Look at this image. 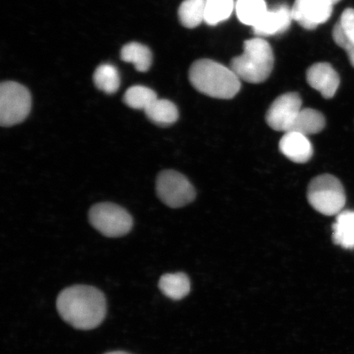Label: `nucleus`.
Listing matches in <instances>:
<instances>
[{
    "label": "nucleus",
    "mask_w": 354,
    "mask_h": 354,
    "mask_svg": "<svg viewBox=\"0 0 354 354\" xmlns=\"http://www.w3.org/2000/svg\"><path fill=\"white\" fill-rule=\"evenodd\" d=\"M56 304L60 317L78 330L96 328L103 322L107 313L103 292L90 286L66 288L57 296Z\"/></svg>",
    "instance_id": "1"
},
{
    "label": "nucleus",
    "mask_w": 354,
    "mask_h": 354,
    "mask_svg": "<svg viewBox=\"0 0 354 354\" xmlns=\"http://www.w3.org/2000/svg\"><path fill=\"white\" fill-rule=\"evenodd\" d=\"M189 78L198 91L215 99H232L241 86L240 78L232 68L210 59L194 62Z\"/></svg>",
    "instance_id": "2"
},
{
    "label": "nucleus",
    "mask_w": 354,
    "mask_h": 354,
    "mask_svg": "<svg viewBox=\"0 0 354 354\" xmlns=\"http://www.w3.org/2000/svg\"><path fill=\"white\" fill-rule=\"evenodd\" d=\"M274 66V55L270 44L261 38L246 41L243 53L234 57L232 69L236 76L243 81L262 83L268 78Z\"/></svg>",
    "instance_id": "3"
},
{
    "label": "nucleus",
    "mask_w": 354,
    "mask_h": 354,
    "mask_svg": "<svg viewBox=\"0 0 354 354\" xmlns=\"http://www.w3.org/2000/svg\"><path fill=\"white\" fill-rule=\"evenodd\" d=\"M308 201L314 209L325 216H336L346 203V194L340 180L334 176L315 177L308 188Z\"/></svg>",
    "instance_id": "4"
},
{
    "label": "nucleus",
    "mask_w": 354,
    "mask_h": 354,
    "mask_svg": "<svg viewBox=\"0 0 354 354\" xmlns=\"http://www.w3.org/2000/svg\"><path fill=\"white\" fill-rule=\"evenodd\" d=\"M32 109V96L25 86L6 82L0 86V124L12 127L28 118Z\"/></svg>",
    "instance_id": "5"
},
{
    "label": "nucleus",
    "mask_w": 354,
    "mask_h": 354,
    "mask_svg": "<svg viewBox=\"0 0 354 354\" xmlns=\"http://www.w3.org/2000/svg\"><path fill=\"white\" fill-rule=\"evenodd\" d=\"M93 227L108 237H120L131 231V216L122 207L101 203L92 207L88 214Z\"/></svg>",
    "instance_id": "6"
},
{
    "label": "nucleus",
    "mask_w": 354,
    "mask_h": 354,
    "mask_svg": "<svg viewBox=\"0 0 354 354\" xmlns=\"http://www.w3.org/2000/svg\"><path fill=\"white\" fill-rule=\"evenodd\" d=\"M156 190L162 202L172 209L189 205L196 196V189L187 177L172 170L163 171L158 175Z\"/></svg>",
    "instance_id": "7"
},
{
    "label": "nucleus",
    "mask_w": 354,
    "mask_h": 354,
    "mask_svg": "<svg viewBox=\"0 0 354 354\" xmlns=\"http://www.w3.org/2000/svg\"><path fill=\"white\" fill-rule=\"evenodd\" d=\"M302 100L297 93H286L279 96L268 110L266 122L274 131L288 132L302 110Z\"/></svg>",
    "instance_id": "8"
},
{
    "label": "nucleus",
    "mask_w": 354,
    "mask_h": 354,
    "mask_svg": "<svg viewBox=\"0 0 354 354\" xmlns=\"http://www.w3.org/2000/svg\"><path fill=\"white\" fill-rule=\"evenodd\" d=\"M333 6L326 0H295L292 8L293 20L307 30H313L330 19Z\"/></svg>",
    "instance_id": "9"
},
{
    "label": "nucleus",
    "mask_w": 354,
    "mask_h": 354,
    "mask_svg": "<svg viewBox=\"0 0 354 354\" xmlns=\"http://www.w3.org/2000/svg\"><path fill=\"white\" fill-rule=\"evenodd\" d=\"M307 82L310 86L320 92L325 99H331L338 90L340 78L330 64L318 63L308 70Z\"/></svg>",
    "instance_id": "10"
},
{
    "label": "nucleus",
    "mask_w": 354,
    "mask_h": 354,
    "mask_svg": "<svg viewBox=\"0 0 354 354\" xmlns=\"http://www.w3.org/2000/svg\"><path fill=\"white\" fill-rule=\"evenodd\" d=\"M279 149L287 158L296 163H306L313 155V145L308 136L293 131L285 133Z\"/></svg>",
    "instance_id": "11"
},
{
    "label": "nucleus",
    "mask_w": 354,
    "mask_h": 354,
    "mask_svg": "<svg viewBox=\"0 0 354 354\" xmlns=\"http://www.w3.org/2000/svg\"><path fill=\"white\" fill-rule=\"evenodd\" d=\"M293 20L292 12L287 6H280L273 10H268L258 24L253 26L254 32L260 37H269L285 32Z\"/></svg>",
    "instance_id": "12"
},
{
    "label": "nucleus",
    "mask_w": 354,
    "mask_h": 354,
    "mask_svg": "<svg viewBox=\"0 0 354 354\" xmlns=\"http://www.w3.org/2000/svg\"><path fill=\"white\" fill-rule=\"evenodd\" d=\"M332 240L344 250L354 249V211L340 212L332 225Z\"/></svg>",
    "instance_id": "13"
},
{
    "label": "nucleus",
    "mask_w": 354,
    "mask_h": 354,
    "mask_svg": "<svg viewBox=\"0 0 354 354\" xmlns=\"http://www.w3.org/2000/svg\"><path fill=\"white\" fill-rule=\"evenodd\" d=\"M145 112L150 121L160 127L171 126L178 120L179 118L176 106L167 100H154Z\"/></svg>",
    "instance_id": "14"
},
{
    "label": "nucleus",
    "mask_w": 354,
    "mask_h": 354,
    "mask_svg": "<svg viewBox=\"0 0 354 354\" xmlns=\"http://www.w3.org/2000/svg\"><path fill=\"white\" fill-rule=\"evenodd\" d=\"M158 287L167 298L180 300L189 293L190 281L183 272L165 274L159 280Z\"/></svg>",
    "instance_id": "15"
},
{
    "label": "nucleus",
    "mask_w": 354,
    "mask_h": 354,
    "mask_svg": "<svg viewBox=\"0 0 354 354\" xmlns=\"http://www.w3.org/2000/svg\"><path fill=\"white\" fill-rule=\"evenodd\" d=\"M326 127L324 115L313 109H303L290 131L308 136L321 132Z\"/></svg>",
    "instance_id": "16"
},
{
    "label": "nucleus",
    "mask_w": 354,
    "mask_h": 354,
    "mask_svg": "<svg viewBox=\"0 0 354 354\" xmlns=\"http://www.w3.org/2000/svg\"><path fill=\"white\" fill-rule=\"evenodd\" d=\"M121 57L127 63L132 64L139 72H147L152 64V53L142 44L132 42L122 48Z\"/></svg>",
    "instance_id": "17"
},
{
    "label": "nucleus",
    "mask_w": 354,
    "mask_h": 354,
    "mask_svg": "<svg viewBox=\"0 0 354 354\" xmlns=\"http://www.w3.org/2000/svg\"><path fill=\"white\" fill-rule=\"evenodd\" d=\"M236 11L239 20L252 28L268 12L264 0H237Z\"/></svg>",
    "instance_id": "18"
},
{
    "label": "nucleus",
    "mask_w": 354,
    "mask_h": 354,
    "mask_svg": "<svg viewBox=\"0 0 354 354\" xmlns=\"http://www.w3.org/2000/svg\"><path fill=\"white\" fill-rule=\"evenodd\" d=\"M205 1L185 0L180 4L178 16L180 24L187 28H197L205 21Z\"/></svg>",
    "instance_id": "19"
},
{
    "label": "nucleus",
    "mask_w": 354,
    "mask_h": 354,
    "mask_svg": "<svg viewBox=\"0 0 354 354\" xmlns=\"http://www.w3.org/2000/svg\"><path fill=\"white\" fill-rule=\"evenodd\" d=\"M94 82L99 90L112 95L120 87V77L114 66L103 64L95 70Z\"/></svg>",
    "instance_id": "20"
},
{
    "label": "nucleus",
    "mask_w": 354,
    "mask_h": 354,
    "mask_svg": "<svg viewBox=\"0 0 354 354\" xmlns=\"http://www.w3.org/2000/svg\"><path fill=\"white\" fill-rule=\"evenodd\" d=\"M234 7L233 0H207L205 21L210 26L218 25L229 19Z\"/></svg>",
    "instance_id": "21"
},
{
    "label": "nucleus",
    "mask_w": 354,
    "mask_h": 354,
    "mask_svg": "<svg viewBox=\"0 0 354 354\" xmlns=\"http://www.w3.org/2000/svg\"><path fill=\"white\" fill-rule=\"evenodd\" d=\"M157 99L156 93L151 88L141 86L128 88L124 95V102L127 106L131 109L144 111Z\"/></svg>",
    "instance_id": "22"
},
{
    "label": "nucleus",
    "mask_w": 354,
    "mask_h": 354,
    "mask_svg": "<svg viewBox=\"0 0 354 354\" xmlns=\"http://www.w3.org/2000/svg\"><path fill=\"white\" fill-rule=\"evenodd\" d=\"M338 24L342 28L344 37L349 42L354 44V10L353 8H346L342 17H340Z\"/></svg>",
    "instance_id": "23"
},
{
    "label": "nucleus",
    "mask_w": 354,
    "mask_h": 354,
    "mask_svg": "<svg viewBox=\"0 0 354 354\" xmlns=\"http://www.w3.org/2000/svg\"><path fill=\"white\" fill-rule=\"evenodd\" d=\"M332 35H333L334 41L337 44L340 48H342L345 52L347 53L349 62H351V65L354 68V44L351 42H349L346 37H344V35L342 28H340L338 22L334 26Z\"/></svg>",
    "instance_id": "24"
},
{
    "label": "nucleus",
    "mask_w": 354,
    "mask_h": 354,
    "mask_svg": "<svg viewBox=\"0 0 354 354\" xmlns=\"http://www.w3.org/2000/svg\"><path fill=\"white\" fill-rule=\"evenodd\" d=\"M104 354H131V353H127V352H124V351H113V352L106 353Z\"/></svg>",
    "instance_id": "25"
},
{
    "label": "nucleus",
    "mask_w": 354,
    "mask_h": 354,
    "mask_svg": "<svg viewBox=\"0 0 354 354\" xmlns=\"http://www.w3.org/2000/svg\"><path fill=\"white\" fill-rule=\"evenodd\" d=\"M327 2H329L331 6H335V4L339 3L340 0H326Z\"/></svg>",
    "instance_id": "26"
},
{
    "label": "nucleus",
    "mask_w": 354,
    "mask_h": 354,
    "mask_svg": "<svg viewBox=\"0 0 354 354\" xmlns=\"http://www.w3.org/2000/svg\"><path fill=\"white\" fill-rule=\"evenodd\" d=\"M203 1H207V0H203Z\"/></svg>",
    "instance_id": "27"
}]
</instances>
